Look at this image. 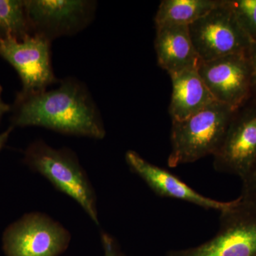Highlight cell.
Returning <instances> with one entry per match:
<instances>
[{"mask_svg": "<svg viewBox=\"0 0 256 256\" xmlns=\"http://www.w3.org/2000/svg\"><path fill=\"white\" fill-rule=\"evenodd\" d=\"M100 238L102 248H104V256H126L121 250L118 242L110 234L102 232Z\"/></svg>", "mask_w": 256, "mask_h": 256, "instance_id": "cell-18", "label": "cell"}, {"mask_svg": "<svg viewBox=\"0 0 256 256\" xmlns=\"http://www.w3.org/2000/svg\"><path fill=\"white\" fill-rule=\"evenodd\" d=\"M216 171L244 180L256 166V99L236 111L220 150Z\"/></svg>", "mask_w": 256, "mask_h": 256, "instance_id": "cell-9", "label": "cell"}, {"mask_svg": "<svg viewBox=\"0 0 256 256\" xmlns=\"http://www.w3.org/2000/svg\"><path fill=\"white\" fill-rule=\"evenodd\" d=\"M239 26L252 43L256 42V0H226Z\"/></svg>", "mask_w": 256, "mask_h": 256, "instance_id": "cell-16", "label": "cell"}, {"mask_svg": "<svg viewBox=\"0 0 256 256\" xmlns=\"http://www.w3.org/2000/svg\"><path fill=\"white\" fill-rule=\"evenodd\" d=\"M247 56L252 74V98L256 99V42L252 44Z\"/></svg>", "mask_w": 256, "mask_h": 256, "instance_id": "cell-19", "label": "cell"}, {"mask_svg": "<svg viewBox=\"0 0 256 256\" xmlns=\"http://www.w3.org/2000/svg\"><path fill=\"white\" fill-rule=\"evenodd\" d=\"M188 28L194 46L203 62L247 54L252 46L226 0Z\"/></svg>", "mask_w": 256, "mask_h": 256, "instance_id": "cell-5", "label": "cell"}, {"mask_svg": "<svg viewBox=\"0 0 256 256\" xmlns=\"http://www.w3.org/2000/svg\"><path fill=\"white\" fill-rule=\"evenodd\" d=\"M11 131L12 128H10L8 130L5 131V132L0 133V152H1L3 146H4L5 143L8 141Z\"/></svg>", "mask_w": 256, "mask_h": 256, "instance_id": "cell-21", "label": "cell"}, {"mask_svg": "<svg viewBox=\"0 0 256 256\" xmlns=\"http://www.w3.org/2000/svg\"><path fill=\"white\" fill-rule=\"evenodd\" d=\"M222 0H163L156 11V28L195 22L220 5Z\"/></svg>", "mask_w": 256, "mask_h": 256, "instance_id": "cell-14", "label": "cell"}, {"mask_svg": "<svg viewBox=\"0 0 256 256\" xmlns=\"http://www.w3.org/2000/svg\"><path fill=\"white\" fill-rule=\"evenodd\" d=\"M70 235L62 224L42 213H30L9 226L3 235L8 256H58Z\"/></svg>", "mask_w": 256, "mask_h": 256, "instance_id": "cell-6", "label": "cell"}, {"mask_svg": "<svg viewBox=\"0 0 256 256\" xmlns=\"http://www.w3.org/2000/svg\"><path fill=\"white\" fill-rule=\"evenodd\" d=\"M154 40L158 64L170 76L198 69L202 60L192 42L186 25H164L156 28Z\"/></svg>", "mask_w": 256, "mask_h": 256, "instance_id": "cell-12", "label": "cell"}, {"mask_svg": "<svg viewBox=\"0 0 256 256\" xmlns=\"http://www.w3.org/2000/svg\"><path fill=\"white\" fill-rule=\"evenodd\" d=\"M237 110L215 101L181 121H172L170 168L195 162L220 150Z\"/></svg>", "mask_w": 256, "mask_h": 256, "instance_id": "cell-2", "label": "cell"}, {"mask_svg": "<svg viewBox=\"0 0 256 256\" xmlns=\"http://www.w3.org/2000/svg\"><path fill=\"white\" fill-rule=\"evenodd\" d=\"M24 162L56 190L75 200L90 220L99 225L95 190L73 151L67 148L54 149L44 141L37 140L25 152Z\"/></svg>", "mask_w": 256, "mask_h": 256, "instance_id": "cell-3", "label": "cell"}, {"mask_svg": "<svg viewBox=\"0 0 256 256\" xmlns=\"http://www.w3.org/2000/svg\"><path fill=\"white\" fill-rule=\"evenodd\" d=\"M126 161L130 170L142 178L158 196L182 200L220 213L233 204L234 200L220 202L204 196L172 173L146 161L136 152L128 151Z\"/></svg>", "mask_w": 256, "mask_h": 256, "instance_id": "cell-11", "label": "cell"}, {"mask_svg": "<svg viewBox=\"0 0 256 256\" xmlns=\"http://www.w3.org/2000/svg\"><path fill=\"white\" fill-rule=\"evenodd\" d=\"M32 34L24 1L0 0V38L22 40Z\"/></svg>", "mask_w": 256, "mask_h": 256, "instance_id": "cell-15", "label": "cell"}, {"mask_svg": "<svg viewBox=\"0 0 256 256\" xmlns=\"http://www.w3.org/2000/svg\"><path fill=\"white\" fill-rule=\"evenodd\" d=\"M50 44L36 34L22 40L0 38V56L14 67L21 78L22 89L20 95L45 92L60 82L52 68Z\"/></svg>", "mask_w": 256, "mask_h": 256, "instance_id": "cell-7", "label": "cell"}, {"mask_svg": "<svg viewBox=\"0 0 256 256\" xmlns=\"http://www.w3.org/2000/svg\"><path fill=\"white\" fill-rule=\"evenodd\" d=\"M166 256H256V204L242 200L220 212L218 232L207 242Z\"/></svg>", "mask_w": 256, "mask_h": 256, "instance_id": "cell-4", "label": "cell"}, {"mask_svg": "<svg viewBox=\"0 0 256 256\" xmlns=\"http://www.w3.org/2000/svg\"><path fill=\"white\" fill-rule=\"evenodd\" d=\"M32 34L52 42L82 31L90 23L96 2L86 0H25Z\"/></svg>", "mask_w": 256, "mask_h": 256, "instance_id": "cell-8", "label": "cell"}, {"mask_svg": "<svg viewBox=\"0 0 256 256\" xmlns=\"http://www.w3.org/2000/svg\"><path fill=\"white\" fill-rule=\"evenodd\" d=\"M2 88L0 86V120H1L3 114L10 110V106L5 104L2 100Z\"/></svg>", "mask_w": 256, "mask_h": 256, "instance_id": "cell-20", "label": "cell"}, {"mask_svg": "<svg viewBox=\"0 0 256 256\" xmlns=\"http://www.w3.org/2000/svg\"><path fill=\"white\" fill-rule=\"evenodd\" d=\"M197 70L217 102L238 110L252 98L247 54L202 62Z\"/></svg>", "mask_w": 256, "mask_h": 256, "instance_id": "cell-10", "label": "cell"}, {"mask_svg": "<svg viewBox=\"0 0 256 256\" xmlns=\"http://www.w3.org/2000/svg\"><path fill=\"white\" fill-rule=\"evenodd\" d=\"M242 181V194L240 196L242 200L256 204V166Z\"/></svg>", "mask_w": 256, "mask_h": 256, "instance_id": "cell-17", "label": "cell"}, {"mask_svg": "<svg viewBox=\"0 0 256 256\" xmlns=\"http://www.w3.org/2000/svg\"><path fill=\"white\" fill-rule=\"evenodd\" d=\"M198 69L170 76L172 84L170 114L172 121H181L215 102Z\"/></svg>", "mask_w": 256, "mask_h": 256, "instance_id": "cell-13", "label": "cell"}, {"mask_svg": "<svg viewBox=\"0 0 256 256\" xmlns=\"http://www.w3.org/2000/svg\"><path fill=\"white\" fill-rule=\"evenodd\" d=\"M13 124L40 126L70 136L102 140V118L85 84L74 78L60 80L57 88L22 96L14 104Z\"/></svg>", "mask_w": 256, "mask_h": 256, "instance_id": "cell-1", "label": "cell"}]
</instances>
